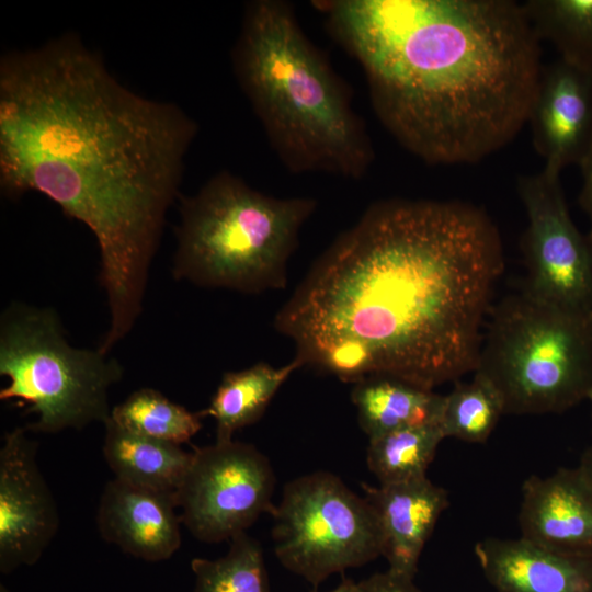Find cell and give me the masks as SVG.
<instances>
[{
  "instance_id": "d6986e66",
  "label": "cell",
  "mask_w": 592,
  "mask_h": 592,
  "mask_svg": "<svg viewBox=\"0 0 592 592\" xmlns=\"http://www.w3.org/2000/svg\"><path fill=\"white\" fill-rule=\"evenodd\" d=\"M301 366L294 357L278 368L258 363L224 374L209 406L200 412L215 419L216 441H231L236 431L257 422L284 382Z\"/></svg>"
},
{
  "instance_id": "83f0119b",
  "label": "cell",
  "mask_w": 592,
  "mask_h": 592,
  "mask_svg": "<svg viewBox=\"0 0 592 592\" xmlns=\"http://www.w3.org/2000/svg\"><path fill=\"white\" fill-rule=\"evenodd\" d=\"M330 592H357V583L351 579L343 578L341 583Z\"/></svg>"
},
{
  "instance_id": "4fadbf2b",
  "label": "cell",
  "mask_w": 592,
  "mask_h": 592,
  "mask_svg": "<svg viewBox=\"0 0 592 592\" xmlns=\"http://www.w3.org/2000/svg\"><path fill=\"white\" fill-rule=\"evenodd\" d=\"M522 538L559 553L592 556V483L579 467L531 476L522 488Z\"/></svg>"
},
{
  "instance_id": "3957f363",
  "label": "cell",
  "mask_w": 592,
  "mask_h": 592,
  "mask_svg": "<svg viewBox=\"0 0 592 592\" xmlns=\"http://www.w3.org/2000/svg\"><path fill=\"white\" fill-rule=\"evenodd\" d=\"M358 62L375 114L428 164H470L528 121L539 38L512 0H317Z\"/></svg>"
},
{
  "instance_id": "e0dca14e",
  "label": "cell",
  "mask_w": 592,
  "mask_h": 592,
  "mask_svg": "<svg viewBox=\"0 0 592 592\" xmlns=\"http://www.w3.org/2000/svg\"><path fill=\"white\" fill-rule=\"evenodd\" d=\"M104 426L103 455L114 478L175 494L191 465L192 452L127 432L110 418Z\"/></svg>"
},
{
  "instance_id": "7402d4cb",
  "label": "cell",
  "mask_w": 592,
  "mask_h": 592,
  "mask_svg": "<svg viewBox=\"0 0 592 592\" xmlns=\"http://www.w3.org/2000/svg\"><path fill=\"white\" fill-rule=\"evenodd\" d=\"M523 8L539 39L560 57L592 69V0H527Z\"/></svg>"
},
{
  "instance_id": "f1b7e54d",
  "label": "cell",
  "mask_w": 592,
  "mask_h": 592,
  "mask_svg": "<svg viewBox=\"0 0 592 592\" xmlns=\"http://www.w3.org/2000/svg\"><path fill=\"white\" fill-rule=\"evenodd\" d=\"M588 399H589V400L591 401V403H592V389H591V391H590V394H589V396H588Z\"/></svg>"
},
{
  "instance_id": "9a60e30c",
  "label": "cell",
  "mask_w": 592,
  "mask_h": 592,
  "mask_svg": "<svg viewBox=\"0 0 592 592\" xmlns=\"http://www.w3.org/2000/svg\"><path fill=\"white\" fill-rule=\"evenodd\" d=\"M363 489L378 523L388 570L413 579L424 545L448 506L447 491L428 477Z\"/></svg>"
},
{
  "instance_id": "ffe728a7",
  "label": "cell",
  "mask_w": 592,
  "mask_h": 592,
  "mask_svg": "<svg viewBox=\"0 0 592 592\" xmlns=\"http://www.w3.org/2000/svg\"><path fill=\"white\" fill-rule=\"evenodd\" d=\"M440 423L399 429L369 440L366 462L379 485L426 477L441 441Z\"/></svg>"
},
{
  "instance_id": "7a4b0ae2",
  "label": "cell",
  "mask_w": 592,
  "mask_h": 592,
  "mask_svg": "<svg viewBox=\"0 0 592 592\" xmlns=\"http://www.w3.org/2000/svg\"><path fill=\"white\" fill-rule=\"evenodd\" d=\"M499 230L463 201L371 205L276 314L303 366L431 389L475 372L503 272Z\"/></svg>"
},
{
  "instance_id": "8992f818",
  "label": "cell",
  "mask_w": 592,
  "mask_h": 592,
  "mask_svg": "<svg viewBox=\"0 0 592 592\" xmlns=\"http://www.w3.org/2000/svg\"><path fill=\"white\" fill-rule=\"evenodd\" d=\"M476 374L504 413H561L592 389V310L560 307L524 288L491 308Z\"/></svg>"
},
{
  "instance_id": "d4e9b609",
  "label": "cell",
  "mask_w": 592,
  "mask_h": 592,
  "mask_svg": "<svg viewBox=\"0 0 592 592\" xmlns=\"http://www.w3.org/2000/svg\"><path fill=\"white\" fill-rule=\"evenodd\" d=\"M357 592H421L413 579L390 570L372 574L357 582Z\"/></svg>"
},
{
  "instance_id": "7c38bea8",
  "label": "cell",
  "mask_w": 592,
  "mask_h": 592,
  "mask_svg": "<svg viewBox=\"0 0 592 592\" xmlns=\"http://www.w3.org/2000/svg\"><path fill=\"white\" fill-rule=\"evenodd\" d=\"M527 122L544 169L579 166L592 144V69L561 57L543 67Z\"/></svg>"
},
{
  "instance_id": "44dd1931",
  "label": "cell",
  "mask_w": 592,
  "mask_h": 592,
  "mask_svg": "<svg viewBox=\"0 0 592 592\" xmlns=\"http://www.w3.org/2000/svg\"><path fill=\"white\" fill-rule=\"evenodd\" d=\"M202 418L200 412H191L152 388L134 391L110 414L127 432L177 445L190 442L201 430Z\"/></svg>"
},
{
  "instance_id": "30bf717a",
  "label": "cell",
  "mask_w": 592,
  "mask_h": 592,
  "mask_svg": "<svg viewBox=\"0 0 592 592\" xmlns=\"http://www.w3.org/2000/svg\"><path fill=\"white\" fill-rule=\"evenodd\" d=\"M527 215L521 249L531 295L554 305L592 310V246L574 225L560 173L543 168L517 180Z\"/></svg>"
},
{
  "instance_id": "9c48e42d",
  "label": "cell",
  "mask_w": 592,
  "mask_h": 592,
  "mask_svg": "<svg viewBox=\"0 0 592 592\" xmlns=\"http://www.w3.org/2000/svg\"><path fill=\"white\" fill-rule=\"evenodd\" d=\"M175 492L182 524L198 540L220 543L272 514L275 476L270 460L251 444L216 441L194 447Z\"/></svg>"
},
{
  "instance_id": "484cf974",
  "label": "cell",
  "mask_w": 592,
  "mask_h": 592,
  "mask_svg": "<svg viewBox=\"0 0 592 592\" xmlns=\"http://www.w3.org/2000/svg\"><path fill=\"white\" fill-rule=\"evenodd\" d=\"M582 173V185L579 194V203L591 223L592 232V144L579 164Z\"/></svg>"
},
{
  "instance_id": "8fae6325",
  "label": "cell",
  "mask_w": 592,
  "mask_h": 592,
  "mask_svg": "<svg viewBox=\"0 0 592 592\" xmlns=\"http://www.w3.org/2000/svg\"><path fill=\"white\" fill-rule=\"evenodd\" d=\"M27 429L5 433L0 448V571L35 565L59 527L53 493L36 462Z\"/></svg>"
},
{
  "instance_id": "f546056e",
  "label": "cell",
  "mask_w": 592,
  "mask_h": 592,
  "mask_svg": "<svg viewBox=\"0 0 592 592\" xmlns=\"http://www.w3.org/2000/svg\"><path fill=\"white\" fill-rule=\"evenodd\" d=\"M588 236H589V239H590V242H591V246H592V232L590 231V232L588 234Z\"/></svg>"
},
{
  "instance_id": "5b68a950",
  "label": "cell",
  "mask_w": 592,
  "mask_h": 592,
  "mask_svg": "<svg viewBox=\"0 0 592 592\" xmlns=\"http://www.w3.org/2000/svg\"><path fill=\"white\" fill-rule=\"evenodd\" d=\"M316 206L311 197L263 194L221 171L182 198L172 275L242 293L284 288L287 261Z\"/></svg>"
},
{
  "instance_id": "cb8c5ba5",
  "label": "cell",
  "mask_w": 592,
  "mask_h": 592,
  "mask_svg": "<svg viewBox=\"0 0 592 592\" xmlns=\"http://www.w3.org/2000/svg\"><path fill=\"white\" fill-rule=\"evenodd\" d=\"M502 414L504 406L497 389L474 373L470 382L457 383L444 396L440 426L444 437L485 443Z\"/></svg>"
},
{
  "instance_id": "5bb4252c",
  "label": "cell",
  "mask_w": 592,
  "mask_h": 592,
  "mask_svg": "<svg viewBox=\"0 0 592 592\" xmlns=\"http://www.w3.org/2000/svg\"><path fill=\"white\" fill-rule=\"evenodd\" d=\"M177 508L175 494L114 478L102 491L96 524L101 537L124 553L145 561H163L182 542Z\"/></svg>"
},
{
  "instance_id": "277c9868",
  "label": "cell",
  "mask_w": 592,
  "mask_h": 592,
  "mask_svg": "<svg viewBox=\"0 0 592 592\" xmlns=\"http://www.w3.org/2000/svg\"><path fill=\"white\" fill-rule=\"evenodd\" d=\"M232 62L271 147L288 171L365 175L374 150L348 86L306 36L288 2L247 4Z\"/></svg>"
},
{
  "instance_id": "ba28073f",
  "label": "cell",
  "mask_w": 592,
  "mask_h": 592,
  "mask_svg": "<svg viewBox=\"0 0 592 592\" xmlns=\"http://www.w3.org/2000/svg\"><path fill=\"white\" fill-rule=\"evenodd\" d=\"M271 515L275 556L314 587L382 556L372 506L333 474L318 471L292 480Z\"/></svg>"
},
{
  "instance_id": "4316f807",
  "label": "cell",
  "mask_w": 592,
  "mask_h": 592,
  "mask_svg": "<svg viewBox=\"0 0 592 592\" xmlns=\"http://www.w3.org/2000/svg\"><path fill=\"white\" fill-rule=\"evenodd\" d=\"M578 467L592 483V444L582 453Z\"/></svg>"
},
{
  "instance_id": "52a82bcc",
  "label": "cell",
  "mask_w": 592,
  "mask_h": 592,
  "mask_svg": "<svg viewBox=\"0 0 592 592\" xmlns=\"http://www.w3.org/2000/svg\"><path fill=\"white\" fill-rule=\"evenodd\" d=\"M0 400H16L36 415L27 431L57 433L109 420V390L123 377L116 358L99 348L69 344L49 308L10 305L0 322Z\"/></svg>"
},
{
  "instance_id": "2e32d148",
  "label": "cell",
  "mask_w": 592,
  "mask_h": 592,
  "mask_svg": "<svg viewBox=\"0 0 592 592\" xmlns=\"http://www.w3.org/2000/svg\"><path fill=\"white\" fill-rule=\"evenodd\" d=\"M475 555L497 592H592V556L559 553L522 537H489Z\"/></svg>"
},
{
  "instance_id": "6da1fadb",
  "label": "cell",
  "mask_w": 592,
  "mask_h": 592,
  "mask_svg": "<svg viewBox=\"0 0 592 592\" xmlns=\"http://www.w3.org/2000/svg\"><path fill=\"white\" fill-rule=\"evenodd\" d=\"M197 126L122 86L72 34L0 61V185L37 191L86 225L100 250L111 349L138 319L166 214Z\"/></svg>"
},
{
  "instance_id": "4dcf8cb0",
  "label": "cell",
  "mask_w": 592,
  "mask_h": 592,
  "mask_svg": "<svg viewBox=\"0 0 592 592\" xmlns=\"http://www.w3.org/2000/svg\"><path fill=\"white\" fill-rule=\"evenodd\" d=\"M0 590H1V592H8V590L5 589V587H3L2 584H1V589H0Z\"/></svg>"
},
{
  "instance_id": "603a6c76",
  "label": "cell",
  "mask_w": 592,
  "mask_h": 592,
  "mask_svg": "<svg viewBox=\"0 0 592 592\" xmlns=\"http://www.w3.org/2000/svg\"><path fill=\"white\" fill-rule=\"evenodd\" d=\"M191 569L193 592H270L262 547L246 532L230 539L224 557L193 558Z\"/></svg>"
},
{
  "instance_id": "ac0fdd59",
  "label": "cell",
  "mask_w": 592,
  "mask_h": 592,
  "mask_svg": "<svg viewBox=\"0 0 592 592\" xmlns=\"http://www.w3.org/2000/svg\"><path fill=\"white\" fill-rule=\"evenodd\" d=\"M444 396L405 380L372 376L356 384L352 401L368 439L429 423H440Z\"/></svg>"
}]
</instances>
